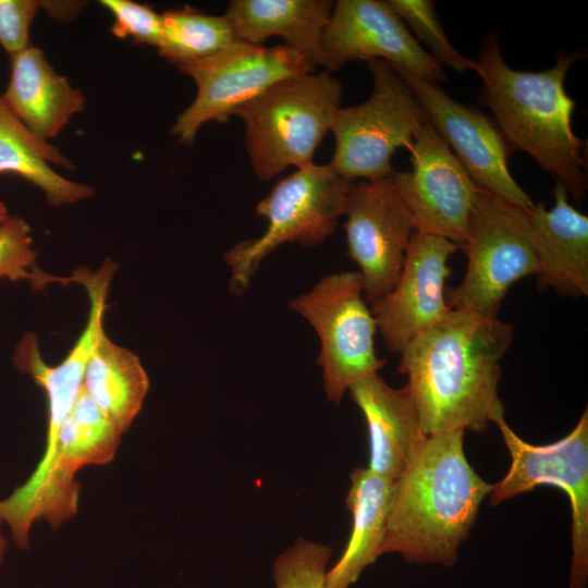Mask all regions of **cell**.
Masks as SVG:
<instances>
[{"label": "cell", "instance_id": "15", "mask_svg": "<svg viewBox=\"0 0 588 588\" xmlns=\"http://www.w3.org/2000/svg\"><path fill=\"white\" fill-rule=\"evenodd\" d=\"M421 102L428 122L449 146L476 186L528 211L534 201L512 176L511 150L492 119L450 97L439 85L394 68Z\"/></svg>", "mask_w": 588, "mask_h": 588}, {"label": "cell", "instance_id": "12", "mask_svg": "<svg viewBox=\"0 0 588 588\" xmlns=\"http://www.w3.org/2000/svg\"><path fill=\"white\" fill-rule=\"evenodd\" d=\"M393 172L353 183L344 211L347 253L359 268L364 296L370 305L396 282L415 232Z\"/></svg>", "mask_w": 588, "mask_h": 588}, {"label": "cell", "instance_id": "22", "mask_svg": "<svg viewBox=\"0 0 588 588\" xmlns=\"http://www.w3.org/2000/svg\"><path fill=\"white\" fill-rule=\"evenodd\" d=\"M350 477L345 502L352 515L351 535L340 559L327 572L324 588H350L382 555L395 481L367 467L354 468Z\"/></svg>", "mask_w": 588, "mask_h": 588}, {"label": "cell", "instance_id": "26", "mask_svg": "<svg viewBox=\"0 0 588 588\" xmlns=\"http://www.w3.org/2000/svg\"><path fill=\"white\" fill-rule=\"evenodd\" d=\"M411 34L439 65L464 73L478 72L477 61L455 49L446 36L431 0H388Z\"/></svg>", "mask_w": 588, "mask_h": 588}, {"label": "cell", "instance_id": "5", "mask_svg": "<svg viewBox=\"0 0 588 588\" xmlns=\"http://www.w3.org/2000/svg\"><path fill=\"white\" fill-rule=\"evenodd\" d=\"M122 433L82 387L63 421L53 455L40 481L30 489L16 488L0 500V517L21 550L30 546V529L38 520L60 527L77 512V473L111 462Z\"/></svg>", "mask_w": 588, "mask_h": 588}, {"label": "cell", "instance_id": "21", "mask_svg": "<svg viewBox=\"0 0 588 588\" xmlns=\"http://www.w3.org/2000/svg\"><path fill=\"white\" fill-rule=\"evenodd\" d=\"M333 5L328 0H233L224 16L238 41L261 45L278 36L317 66Z\"/></svg>", "mask_w": 588, "mask_h": 588}, {"label": "cell", "instance_id": "2", "mask_svg": "<svg viewBox=\"0 0 588 588\" xmlns=\"http://www.w3.org/2000/svg\"><path fill=\"white\" fill-rule=\"evenodd\" d=\"M581 51H559L552 68L540 72L512 69L503 59L499 35L480 44L478 102L489 108L511 152L523 151L578 203L587 188L586 142L572 128L575 101L565 78Z\"/></svg>", "mask_w": 588, "mask_h": 588}, {"label": "cell", "instance_id": "10", "mask_svg": "<svg viewBox=\"0 0 588 588\" xmlns=\"http://www.w3.org/2000/svg\"><path fill=\"white\" fill-rule=\"evenodd\" d=\"M302 52L285 45L264 47L235 41L209 58L177 66L197 87L193 102L181 112L171 133L192 145L207 122L226 123L235 111L275 83L315 71Z\"/></svg>", "mask_w": 588, "mask_h": 588}, {"label": "cell", "instance_id": "24", "mask_svg": "<svg viewBox=\"0 0 588 588\" xmlns=\"http://www.w3.org/2000/svg\"><path fill=\"white\" fill-rule=\"evenodd\" d=\"M83 389L123 433L143 406L149 379L139 358L103 332L89 357Z\"/></svg>", "mask_w": 588, "mask_h": 588}, {"label": "cell", "instance_id": "11", "mask_svg": "<svg viewBox=\"0 0 588 588\" xmlns=\"http://www.w3.org/2000/svg\"><path fill=\"white\" fill-rule=\"evenodd\" d=\"M511 455L506 475L490 492L492 506L541 485L562 489L572 509V561L568 588H586L588 581V409L573 430L549 444L523 440L505 418L497 424Z\"/></svg>", "mask_w": 588, "mask_h": 588}, {"label": "cell", "instance_id": "28", "mask_svg": "<svg viewBox=\"0 0 588 588\" xmlns=\"http://www.w3.org/2000/svg\"><path fill=\"white\" fill-rule=\"evenodd\" d=\"M331 553L326 544L297 539L273 563L275 588H324Z\"/></svg>", "mask_w": 588, "mask_h": 588}, {"label": "cell", "instance_id": "17", "mask_svg": "<svg viewBox=\"0 0 588 588\" xmlns=\"http://www.w3.org/2000/svg\"><path fill=\"white\" fill-rule=\"evenodd\" d=\"M461 248L439 236L413 233L396 282L370 308L390 352L400 354L416 335L452 310L445 293L451 273L448 261Z\"/></svg>", "mask_w": 588, "mask_h": 588}, {"label": "cell", "instance_id": "9", "mask_svg": "<svg viewBox=\"0 0 588 588\" xmlns=\"http://www.w3.org/2000/svg\"><path fill=\"white\" fill-rule=\"evenodd\" d=\"M462 249L467 268L461 283L449 293L452 309L498 318L510 287L537 271L527 211L481 189Z\"/></svg>", "mask_w": 588, "mask_h": 588}, {"label": "cell", "instance_id": "13", "mask_svg": "<svg viewBox=\"0 0 588 588\" xmlns=\"http://www.w3.org/2000/svg\"><path fill=\"white\" fill-rule=\"evenodd\" d=\"M408 150L412 170H394L393 177L415 231L463 247L480 189L428 121L417 131Z\"/></svg>", "mask_w": 588, "mask_h": 588}, {"label": "cell", "instance_id": "23", "mask_svg": "<svg viewBox=\"0 0 588 588\" xmlns=\"http://www.w3.org/2000/svg\"><path fill=\"white\" fill-rule=\"evenodd\" d=\"M75 166L48 140L30 132L11 111L0 93V174L11 173L40 188L51 206H68L95 195L91 186L71 181L53 170Z\"/></svg>", "mask_w": 588, "mask_h": 588}, {"label": "cell", "instance_id": "30", "mask_svg": "<svg viewBox=\"0 0 588 588\" xmlns=\"http://www.w3.org/2000/svg\"><path fill=\"white\" fill-rule=\"evenodd\" d=\"M48 0H0V46L12 57L32 44L30 26Z\"/></svg>", "mask_w": 588, "mask_h": 588}, {"label": "cell", "instance_id": "14", "mask_svg": "<svg viewBox=\"0 0 588 588\" xmlns=\"http://www.w3.org/2000/svg\"><path fill=\"white\" fill-rule=\"evenodd\" d=\"M355 60H382L437 85L446 81L442 66L383 0L334 2L317 65L332 72Z\"/></svg>", "mask_w": 588, "mask_h": 588}, {"label": "cell", "instance_id": "18", "mask_svg": "<svg viewBox=\"0 0 588 588\" xmlns=\"http://www.w3.org/2000/svg\"><path fill=\"white\" fill-rule=\"evenodd\" d=\"M552 194V208L540 201L527 211L537 258V290L552 289L574 298L587 296L588 217L568 203L561 184L555 183Z\"/></svg>", "mask_w": 588, "mask_h": 588}, {"label": "cell", "instance_id": "25", "mask_svg": "<svg viewBox=\"0 0 588 588\" xmlns=\"http://www.w3.org/2000/svg\"><path fill=\"white\" fill-rule=\"evenodd\" d=\"M161 20L157 50L176 68L215 56L238 41L224 14L210 15L185 5L164 11Z\"/></svg>", "mask_w": 588, "mask_h": 588}, {"label": "cell", "instance_id": "1", "mask_svg": "<svg viewBox=\"0 0 588 588\" xmlns=\"http://www.w3.org/2000/svg\"><path fill=\"white\" fill-rule=\"evenodd\" d=\"M514 339L511 324L452 309L400 353L421 431H486L504 418L498 387L500 360Z\"/></svg>", "mask_w": 588, "mask_h": 588}, {"label": "cell", "instance_id": "32", "mask_svg": "<svg viewBox=\"0 0 588 588\" xmlns=\"http://www.w3.org/2000/svg\"><path fill=\"white\" fill-rule=\"evenodd\" d=\"M9 210L3 201L0 200V222L9 218Z\"/></svg>", "mask_w": 588, "mask_h": 588}, {"label": "cell", "instance_id": "19", "mask_svg": "<svg viewBox=\"0 0 588 588\" xmlns=\"http://www.w3.org/2000/svg\"><path fill=\"white\" fill-rule=\"evenodd\" d=\"M348 391L367 425V468L396 481L415 450L427 437L421 431L408 389L393 388L375 372L356 381Z\"/></svg>", "mask_w": 588, "mask_h": 588}, {"label": "cell", "instance_id": "3", "mask_svg": "<svg viewBox=\"0 0 588 588\" xmlns=\"http://www.w3.org/2000/svg\"><path fill=\"white\" fill-rule=\"evenodd\" d=\"M464 430L424 439L395 481L382 554L452 566L493 483L468 463Z\"/></svg>", "mask_w": 588, "mask_h": 588}, {"label": "cell", "instance_id": "16", "mask_svg": "<svg viewBox=\"0 0 588 588\" xmlns=\"http://www.w3.org/2000/svg\"><path fill=\"white\" fill-rule=\"evenodd\" d=\"M117 264L107 258L96 271L86 267L76 269L68 282H76L85 287L89 298V314L86 327L66 357L57 366H49L42 359L37 338L25 334L17 344L13 363L28 373L42 388L47 399L48 426L42 456L30 476L20 486L22 489L35 487L45 475L53 455L59 430L71 412L83 387L84 376L93 350L103 331V315L110 282Z\"/></svg>", "mask_w": 588, "mask_h": 588}, {"label": "cell", "instance_id": "31", "mask_svg": "<svg viewBox=\"0 0 588 588\" xmlns=\"http://www.w3.org/2000/svg\"><path fill=\"white\" fill-rule=\"evenodd\" d=\"M3 525H4L3 519L0 517V567L4 561V555L8 548V540L2 529Z\"/></svg>", "mask_w": 588, "mask_h": 588}, {"label": "cell", "instance_id": "7", "mask_svg": "<svg viewBox=\"0 0 588 588\" xmlns=\"http://www.w3.org/2000/svg\"><path fill=\"white\" fill-rule=\"evenodd\" d=\"M366 62L372 76L371 95L360 105L341 108L331 127L335 148L329 164L351 182L390 175L392 156L400 148L408 150L428 121L413 88L391 64Z\"/></svg>", "mask_w": 588, "mask_h": 588}, {"label": "cell", "instance_id": "6", "mask_svg": "<svg viewBox=\"0 0 588 588\" xmlns=\"http://www.w3.org/2000/svg\"><path fill=\"white\" fill-rule=\"evenodd\" d=\"M352 185L329 163L314 162L278 181L256 206V215L268 221L266 231L224 254L231 291L243 293L261 261L282 244L309 247L331 235L344 216Z\"/></svg>", "mask_w": 588, "mask_h": 588}, {"label": "cell", "instance_id": "4", "mask_svg": "<svg viewBox=\"0 0 588 588\" xmlns=\"http://www.w3.org/2000/svg\"><path fill=\"white\" fill-rule=\"evenodd\" d=\"M342 85L330 72L284 78L234 115L245 125V149L254 173L270 180L290 167L313 163L341 109Z\"/></svg>", "mask_w": 588, "mask_h": 588}, {"label": "cell", "instance_id": "27", "mask_svg": "<svg viewBox=\"0 0 588 588\" xmlns=\"http://www.w3.org/2000/svg\"><path fill=\"white\" fill-rule=\"evenodd\" d=\"M32 229L19 216L0 222V278L10 281L25 280L34 289H41L51 281H60L41 272L36 266L37 253L33 247Z\"/></svg>", "mask_w": 588, "mask_h": 588}, {"label": "cell", "instance_id": "20", "mask_svg": "<svg viewBox=\"0 0 588 588\" xmlns=\"http://www.w3.org/2000/svg\"><path fill=\"white\" fill-rule=\"evenodd\" d=\"M10 58V79L2 99L35 135L45 140L56 137L84 111L83 91L57 73L38 47L30 45Z\"/></svg>", "mask_w": 588, "mask_h": 588}, {"label": "cell", "instance_id": "8", "mask_svg": "<svg viewBox=\"0 0 588 588\" xmlns=\"http://www.w3.org/2000/svg\"><path fill=\"white\" fill-rule=\"evenodd\" d=\"M289 308L306 319L318 335L317 363L327 399L333 404L341 403L352 384L384 365L376 353L377 323L358 271L321 278L309 291L291 299Z\"/></svg>", "mask_w": 588, "mask_h": 588}, {"label": "cell", "instance_id": "29", "mask_svg": "<svg viewBox=\"0 0 588 588\" xmlns=\"http://www.w3.org/2000/svg\"><path fill=\"white\" fill-rule=\"evenodd\" d=\"M99 3L111 12V32L117 38L131 39L135 45L159 47L162 36L161 14L150 5L131 0H101Z\"/></svg>", "mask_w": 588, "mask_h": 588}]
</instances>
